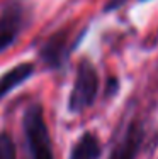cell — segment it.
<instances>
[{
  "label": "cell",
  "mask_w": 158,
  "mask_h": 159,
  "mask_svg": "<svg viewBox=\"0 0 158 159\" xmlns=\"http://www.w3.org/2000/svg\"><path fill=\"white\" fill-rule=\"evenodd\" d=\"M22 129L29 151V159H55L50 129L44 119V110L39 103H32L24 112Z\"/></svg>",
  "instance_id": "obj_1"
},
{
  "label": "cell",
  "mask_w": 158,
  "mask_h": 159,
  "mask_svg": "<svg viewBox=\"0 0 158 159\" xmlns=\"http://www.w3.org/2000/svg\"><path fill=\"white\" fill-rule=\"evenodd\" d=\"M99 73L89 59H82L77 66V75L68 97V110L80 113L93 105L99 95Z\"/></svg>",
  "instance_id": "obj_2"
},
{
  "label": "cell",
  "mask_w": 158,
  "mask_h": 159,
  "mask_svg": "<svg viewBox=\"0 0 158 159\" xmlns=\"http://www.w3.org/2000/svg\"><path fill=\"white\" fill-rule=\"evenodd\" d=\"M77 43H78V39L73 41L70 29H61V31L55 32L39 48L41 61L46 64L48 68L60 70L66 63V59L70 58V52H71V49L77 46Z\"/></svg>",
  "instance_id": "obj_3"
},
{
  "label": "cell",
  "mask_w": 158,
  "mask_h": 159,
  "mask_svg": "<svg viewBox=\"0 0 158 159\" xmlns=\"http://www.w3.org/2000/svg\"><path fill=\"white\" fill-rule=\"evenodd\" d=\"M26 24V9L19 2H10L0 12V52L16 43Z\"/></svg>",
  "instance_id": "obj_4"
},
{
  "label": "cell",
  "mask_w": 158,
  "mask_h": 159,
  "mask_svg": "<svg viewBox=\"0 0 158 159\" xmlns=\"http://www.w3.org/2000/svg\"><path fill=\"white\" fill-rule=\"evenodd\" d=\"M143 139H145V129L138 120H133L126 127L121 139L112 147L109 159H136L141 149Z\"/></svg>",
  "instance_id": "obj_5"
},
{
  "label": "cell",
  "mask_w": 158,
  "mask_h": 159,
  "mask_svg": "<svg viewBox=\"0 0 158 159\" xmlns=\"http://www.w3.org/2000/svg\"><path fill=\"white\" fill-rule=\"evenodd\" d=\"M32 75H34V64L32 63H21L16 68L9 70L5 75H2L0 76V100L5 98L7 93L21 86L24 81H27Z\"/></svg>",
  "instance_id": "obj_6"
},
{
  "label": "cell",
  "mask_w": 158,
  "mask_h": 159,
  "mask_svg": "<svg viewBox=\"0 0 158 159\" xmlns=\"http://www.w3.org/2000/svg\"><path fill=\"white\" fill-rule=\"evenodd\" d=\"M100 154H102V146L99 137L93 132H84L71 147L70 159H99Z\"/></svg>",
  "instance_id": "obj_7"
},
{
  "label": "cell",
  "mask_w": 158,
  "mask_h": 159,
  "mask_svg": "<svg viewBox=\"0 0 158 159\" xmlns=\"http://www.w3.org/2000/svg\"><path fill=\"white\" fill-rule=\"evenodd\" d=\"M0 159H17L16 142L9 134H0Z\"/></svg>",
  "instance_id": "obj_8"
},
{
  "label": "cell",
  "mask_w": 158,
  "mask_h": 159,
  "mask_svg": "<svg viewBox=\"0 0 158 159\" xmlns=\"http://www.w3.org/2000/svg\"><path fill=\"white\" fill-rule=\"evenodd\" d=\"M126 2L127 0H109V2L105 3V7H104V12H112V10L121 9Z\"/></svg>",
  "instance_id": "obj_9"
},
{
  "label": "cell",
  "mask_w": 158,
  "mask_h": 159,
  "mask_svg": "<svg viewBox=\"0 0 158 159\" xmlns=\"http://www.w3.org/2000/svg\"><path fill=\"white\" fill-rule=\"evenodd\" d=\"M141 2H146V0H141Z\"/></svg>",
  "instance_id": "obj_10"
}]
</instances>
